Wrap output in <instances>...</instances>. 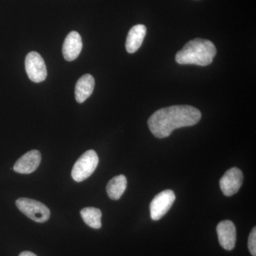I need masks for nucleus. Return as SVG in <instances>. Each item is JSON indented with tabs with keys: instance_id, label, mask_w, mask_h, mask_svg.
<instances>
[{
	"instance_id": "nucleus-1",
	"label": "nucleus",
	"mask_w": 256,
	"mask_h": 256,
	"mask_svg": "<svg viewBox=\"0 0 256 256\" xmlns=\"http://www.w3.org/2000/svg\"><path fill=\"white\" fill-rule=\"evenodd\" d=\"M201 118V112L196 108L174 106L156 110L148 120V124L156 137L165 138L175 129L194 126Z\"/></svg>"
},
{
	"instance_id": "nucleus-2",
	"label": "nucleus",
	"mask_w": 256,
	"mask_h": 256,
	"mask_svg": "<svg viewBox=\"0 0 256 256\" xmlns=\"http://www.w3.org/2000/svg\"><path fill=\"white\" fill-rule=\"evenodd\" d=\"M216 54L215 45L210 40L194 38L188 42L176 54L175 60L182 65L195 64L206 66Z\"/></svg>"
},
{
	"instance_id": "nucleus-3",
	"label": "nucleus",
	"mask_w": 256,
	"mask_h": 256,
	"mask_svg": "<svg viewBox=\"0 0 256 256\" xmlns=\"http://www.w3.org/2000/svg\"><path fill=\"white\" fill-rule=\"evenodd\" d=\"M98 162V156L96 151L90 150L86 152L74 164L72 172V178L77 182L84 181L92 174Z\"/></svg>"
},
{
	"instance_id": "nucleus-4",
	"label": "nucleus",
	"mask_w": 256,
	"mask_h": 256,
	"mask_svg": "<svg viewBox=\"0 0 256 256\" xmlns=\"http://www.w3.org/2000/svg\"><path fill=\"white\" fill-rule=\"evenodd\" d=\"M16 205L24 214L37 223H44L50 220V210L40 202L32 198H20L16 200Z\"/></svg>"
},
{
	"instance_id": "nucleus-5",
	"label": "nucleus",
	"mask_w": 256,
	"mask_h": 256,
	"mask_svg": "<svg viewBox=\"0 0 256 256\" xmlns=\"http://www.w3.org/2000/svg\"><path fill=\"white\" fill-rule=\"evenodd\" d=\"M175 198L176 196L174 192L170 190H164L156 195L150 203L152 220H161L172 206Z\"/></svg>"
},
{
	"instance_id": "nucleus-6",
	"label": "nucleus",
	"mask_w": 256,
	"mask_h": 256,
	"mask_svg": "<svg viewBox=\"0 0 256 256\" xmlns=\"http://www.w3.org/2000/svg\"><path fill=\"white\" fill-rule=\"evenodd\" d=\"M25 67L28 77L32 82H41L46 79V64L42 56L36 52L28 53L25 60Z\"/></svg>"
},
{
	"instance_id": "nucleus-7",
	"label": "nucleus",
	"mask_w": 256,
	"mask_h": 256,
	"mask_svg": "<svg viewBox=\"0 0 256 256\" xmlns=\"http://www.w3.org/2000/svg\"><path fill=\"white\" fill-rule=\"evenodd\" d=\"M244 175L238 168L228 170L220 180V186L225 196H230L236 194L242 184Z\"/></svg>"
},
{
	"instance_id": "nucleus-8",
	"label": "nucleus",
	"mask_w": 256,
	"mask_h": 256,
	"mask_svg": "<svg viewBox=\"0 0 256 256\" xmlns=\"http://www.w3.org/2000/svg\"><path fill=\"white\" fill-rule=\"evenodd\" d=\"M216 230L220 246L226 250H233L236 242V229L233 222L228 220L220 222Z\"/></svg>"
},
{
	"instance_id": "nucleus-9",
	"label": "nucleus",
	"mask_w": 256,
	"mask_h": 256,
	"mask_svg": "<svg viewBox=\"0 0 256 256\" xmlns=\"http://www.w3.org/2000/svg\"><path fill=\"white\" fill-rule=\"evenodd\" d=\"M41 161V153L40 151L34 150L21 156L15 163L13 170L20 174H30L36 171Z\"/></svg>"
},
{
	"instance_id": "nucleus-10",
	"label": "nucleus",
	"mask_w": 256,
	"mask_h": 256,
	"mask_svg": "<svg viewBox=\"0 0 256 256\" xmlns=\"http://www.w3.org/2000/svg\"><path fill=\"white\" fill-rule=\"evenodd\" d=\"M82 48V38L77 32H72L66 38L63 45L64 58L68 62H72L78 58Z\"/></svg>"
},
{
	"instance_id": "nucleus-11",
	"label": "nucleus",
	"mask_w": 256,
	"mask_h": 256,
	"mask_svg": "<svg viewBox=\"0 0 256 256\" xmlns=\"http://www.w3.org/2000/svg\"><path fill=\"white\" fill-rule=\"evenodd\" d=\"M95 79L90 74H85L78 79L75 87L76 100L79 104L86 100L94 92Z\"/></svg>"
},
{
	"instance_id": "nucleus-12",
	"label": "nucleus",
	"mask_w": 256,
	"mask_h": 256,
	"mask_svg": "<svg viewBox=\"0 0 256 256\" xmlns=\"http://www.w3.org/2000/svg\"><path fill=\"white\" fill-rule=\"evenodd\" d=\"M146 26L143 24L136 25L130 28L128 32L126 44L128 53H134L140 48L146 36Z\"/></svg>"
},
{
	"instance_id": "nucleus-13",
	"label": "nucleus",
	"mask_w": 256,
	"mask_h": 256,
	"mask_svg": "<svg viewBox=\"0 0 256 256\" xmlns=\"http://www.w3.org/2000/svg\"><path fill=\"white\" fill-rule=\"evenodd\" d=\"M127 178L124 175H118L110 180L107 185L108 195L111 200H118L127 188Z\"/></svg>"
},
{
	"instance_id": "nucleus-14",
	"label": "nucleus",
	"mask_w": 256,
	"mask_h": 256,
	"mask_svg": "<svg viewBox=\"0 0 256 256\" xmlns=\"http://www.w3.org/2000/svg\"><path fill=\"white\" fill-rule=\"evenodd\" d=\"M80 216L84 222L90 228L99 229L102 226V224H101L102 213L98 208H94V207L82 208L80 210Z\"/></svg>"
},
{
	"instance_id": "nucleus-15",
	"label": "nucleus",
	"mask_w": 256,
	"mask_h": 256,
	"mask_svg": "<svg viewBox=\"0 0 256 256\" xmlns=\"http://www.w3.org/2000/svg\"><path fill=\"white\" fill-rule=\"evenodd\" d=\"M248 248L252 256H256V228L254 227L249 235Z\"/></svg>"
},
{
	"instance_id": "nucleus-16",
	"label": "nucleus",
	"mask_w": 256,
	"mask_h": 256,
	"mask_svg": "<svg viewBox=\"0 0 256 256\" xmlns=\"http://www.w3.org/2000/svg\"><path fill=\"white\" fill-rule=\"evenodd\" d=\"M37 256L36 255H35L34 254H33V252H21V254H20V256Z\"/></svg>"
}]
</instances>
